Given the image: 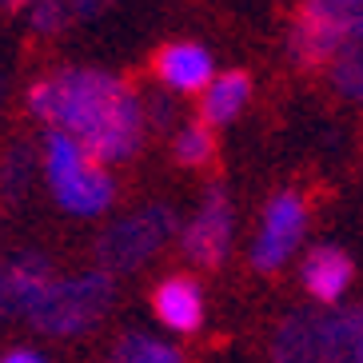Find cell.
<instances>
[{
    "mask_svg": "<svg viewBox=\"0 0 363 363\" xmlns=\"http://www.w3.org/2000/svg\"><path fill=\"white\" fill-rule=\"evenodd\" d=\"M24 104L48 128L88 148L104 168L128 164L148 128V108L136 96V88L104 68H60L52 76H40L33 80Z\"/></svg>",
    "mask_w": 363,
    "mask_h": 363,
    "instance_id": "6da1fadb",
    "label": "cell"
},
{
    "mask_svg": "<svg viewBox=\"0 0 363 363\" xmlns=\"http://www.w3.org/2000/svg\"><path fill=\"white\" fill-rule=\"evenodd\" d=\"M40 152H44L40 168H44V180H48V192H52V200L68 216H76V220H96V216H104L116 203L112 168H104L72 136L48 128Z\"/></svg>",
    "mask_w": 363,
    "mask_h": 363,
    "instance_id": "7a4b0ae2",
    "label": "cell"
},
{
    "mask_svg": "<svg viewBox=\"0 0 363 363\" xmlns=\"http://www.w3.org/2000/svg\"><path fill=\"white\" fill-rule=\"evenodd\" d=\"M272 363H363V303L288 315L272 335Z\"/></svg>",
    "mask_w": 363,
    "mask_h": 363,
    "instance_id": "3957f363",
    "label": "cell"
},
{
    "mask_svg": "<svg viewBox=\"0 0 363 363\" xmlns=\"http://www.w3.org/2000/svg\"><path fill=\"white\" fill-rule=\"evenodd\" d=\"M108 303H112V276L108 272H84V276H56L40 291L24 323H33L44 335H88L104 320Z\"/></svg>",
    "mask_w": 363,
    "mask_h": 363,
    "instance_id": "277c9868",
    "label": "cell"
},
{
    "mask_svg": "<svg viewBox=\"0 0 363 363\" xmlns=\"http://www.w3.org/2000/svg\"><path fill=\"white\" fill-rule=\"evenodd\" d=\"M363 33L359 0H308L288 28V52L299 68H331Z\"/></svg>",
    "mask_w": 363,
    "mask_h": 363,
    "instance_id": "5b68a950",
    "label": "cell"
},
{
    "mask_svg": "<svg viewBox=\"0 0 363 363\" xmlns=\"http://www.w3.org/2000/svg\"><path fill=\"white\" fill-rule=\"evenodd\" d=\"M172 232H176V212L164 208V203H148L140 212H128V216H120V220H112L104 228V235L96 240L100 272H108V276L136 272L140 264H148L168 244Z\"/></svg>",
    "mask_w": 363,
    "mask_h": 363,
    "instance_id": "8992f818",
    "label": "cell"
},
{
    "mask_svg": "<svg viewBox=\"0 0 363 363\" xmlns=\"http://www.w3.org/2000/svg\"><path fill=\"white\" fill-rule=\"evenodd\" d=\"M308 232V203L299 192H276L259 212V228L252 240V267L256 272H279L303 244Z\"/></svg>",
    "mask_w": 363,
    "mask_h": 363,
    "instance_id": "52a82bcc",
    "label": "cell"
},
{
    "mask_svg": "<svg viewBox=\"0 0 363 363\" xmlns=\"http://www.w3.org/2000/svg\"><path fill=\"white\" fill-rule=\"evenodd\" d=\"M232 224H235V208L228 200L224 184H212L180 235L184 256L196 267H220L232 252Z\"/></svg>",
    "mask_w": 363,
    "mask_h": 363,
    "instance_id": "ba28073f",
    "label": "cell"
},
{
    "mask_svg": "<svg viewBox=\"0 0 363 363\" xmlns=\"http://www.w3.org/2000/svg\"><path fill=\"white\" fill-rule=\"evenodd\" d=\"M216 60L203 44L176 40L164 44L156 52V80L164 84V92H208V84L216 80Z\"/></svg>",
    "mask_w": 363,
    "mask_h": 363,
    "instance_id": "9c48e42d",
    "label": "cell"
},
{
    "mask_svg": "<svg viewBox=\"0 0 363 363\" xmlns=\"http://www.w3.org/2000/svg\"><path fill=\"white\" fill-rule=\"evenodd\" d=\"M352 276H355L352 259L343 256L340 247H331V244L311 247L308 256H303V264H299L303 291H308L315 303H328V308H331V303H340V299L347 296Z\"/></svg>",
    "mask_w": 363,
    "mask_h": 363,
    "instance_id": "30bf717a",
    "label": "cell"
},
{
    "mask_svg": "<svg viewBox=\"0 0 363 363\" xmlns=\"http://www.w3.org/2000/svg\"><path fill=\"white\" fill-rule=\"evenodd\" d=\"M152 311L168 331L192 335L203 323V291L192 276H168L160 279V288L152 291Z\"/></svg>",
    "mask_w": 363,
    "mask_h": 363,
    "instance_id": "8fae6325",
    "label": "cell"
},
{
    "mask_svg": "<svg viewBox=\"0 0 363 363\" xmlns=\"http://www.w3.org/2000/svg\"><path fill=\"white\" fill-rule=\"evenodd\" d=\"M52 279H56V272L44 256H36V252L16 256L9 267H0V296H4V308L24 320L28 308L40 299V291L48 288Z\"/></svg>",
    "mask_w": 363,
    "mask_h": 363,
    "instance_id": "7c38bea8",
    "label": "cell"
},
{
    "mask_svg": "<svg viewBox=\"0 0 363 363\" xmlns=\"http://www.w3.org/2000/svg\"><path fill=\"white\" fill-rule=\"evenodd\" d=\"M247 100H252V80L244 72H220L200 96V124L224 128L247 108Z\"/></svg>",
    "mask_w": 363,
    "mask_h": 363,
    "instance_id": "4fadbf2b",
    "label": "cell"
},
{
    "mask_svg": "<svg viewBox=\"0 0 363 363\" xmlns=\"http://www.w3.org/2000/svg\"><path fill=\"white\" fill-rule=\"evenodd\" d=\"M104 363H184L180 347L156 340V335H140V331H128L120 335V343L112 347Z\"/></svg>",
    "mask_w": 363,
    "mask_h": 363,
    "instance_id": "5bb4252c",
    "label": "cell"
},
{
    "mask_svg": "<svg viewBox=\"0 0 363 363\" xmlns=\"http://www.w3.org/2000/svg\"><path fill=\"white\" fill-rule=\"evenodd\" d=\"M328 76H331V88H335L343 100L363 104V33L340 52V60L328 68Z\"/></svg>",
    "mask_w": 363,
    "mask_h": 363,
    "instance_id": "9a60e30c",
    "label": "cell"
},
{
    "mask_svg": "<svg viewBox=\"0 0 363 363\" xmlns=\"http://www.w3.org/2000/svg\"><path fill=\"white\" fill-rule=\"evenodd\" d=\"M216 152V140H212V128L208 124H184L180 132H176V140H172V156L184 164V168H203V164L212 160Z\"/></svg>",
    "mask_w": 363,
    "mask_h": 363,
    "instance_id": "2e32d148",
    "label": "cell"
},
{
    "mask_svg": "<svg viewBox=\"0 0 363 363\" xmlns=\"http://www.w3.org/2000/svg\"><path fill=\"white\" fill-rule=\"evenodd\" d=\"M28 180H33V156L16 144V148L4 152L0 160V196L4 200H21L28 192Z\"/></svg>",
    "mask_w": 363,
    "mask_h": 363,
    "instance_id": "e0dca14e",
    "label": "cell"
},
{
    "mask_svg": "<svg viewBox=\"0 0 363 363\" xmlns=\"http://www.w3.org/2000/svg\"><path fill=\"white\" fill-rule=\"evenodd\" d=\"M68 16H76L72 4H56V0L33 4V28H36V33H56V28H60Z\"/></svg>",
    "mask_w": 363,
    "mask_h": 363,
    "instance_id": "ac0fdd59",
    "label": "cell"
},
{
    "mask_svg": "<svg viewBox=\"0 0 363 363\" xmlns=\"http://www.w3.org/2000/svg\"><path fill=\"white\" fill-rule=\"evenodd\" d=\"M152 116H156L152 124H160V128H168L172 120H176V112L168 108V96H156V100H152Z\"/></svg>",
    "mask_w": 363,
    "mask_h": 363,
    "instance_id": "d6986e66",
    "label": "cell"
},
{
    "mask_svg": "<svg viewBox=\"0 0 363 363\" xmlns=\"http://www.w3.org/2000/svg\"><path fill=\"white\" fill-rule=\"evenodd\" d=\"M0 363H44V355L28 352V347H16V352H4V355H0Z\"/></svg>",
    "mask_w": 363,
    "mask_h": 363,
    "instance_id": "ffe728a7",
    "label": "cell"
},
{
    "mask_svg": "<svg viewBox=\"0 0 363 363\" xmlns=\"http://www.w3.org/2000/svg\"><path fill=\"white\" fill-rule=\"evenodd\" d=\"M4 311H9V308H4V296H0V315H4Z\"/></svg>",
    "mask_w": 363,
    "mask_h": 363,
    "instance_id": "44dd1931",
    "label": "cell"
},
{
    "mask_svg": "<svg viewBox=\"0 0 363 363\" xmlns=\"http://www.w3.org/2000/svg\"><path fill=\"white\" fill-rule=\"evenodd\" d=\"M0 96H4V88H0Z\"/></svg>",
    "mask_w": 363,
    "mask_h": 363,
    "instance_id": "7402d4cb",
    "label": "cell"
}]
</instances>
